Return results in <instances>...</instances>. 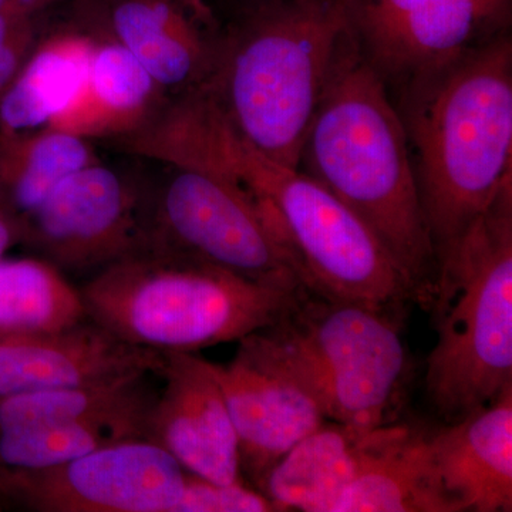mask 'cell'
I'll return each mask as SVG.
<instances>
[{"mask_svg": "<svg viewBox=\"0 0 512 512\" xmlns=\"http://www.w3.org/2000/svg\"><path fill=\"white\" fill-rule=\"evenodd\" d=\"M158 163L198 168L237 185L271 214L309 292L402 313L423 299L366 222L299 168L248 144L201 93L175 100L151 128Z\"/></svg>", "mask_w": 512, "mask_h": 512, "instance_id": "cell-1", "label": "cell"}, {"mask_svg": "<svg viewBox=\"0 0 512 512\" xmlns=\"http://www.w3.org/2000/svg\"><path fill=\"white\" fill-rule=\"evenodd\" d=\"M437 258L512 183V42L500 30L390 94Z\"/></svg>", "mask_w": 512, "mask_h": 512, "instance_id": "cell-2", "label": "cell"}, {"mask_svg": "<svg viewBox=\"0 0 512 512\" xmlns=\"http://www.w3.org/2000/svg\"><path fill=\"white\" fill-rule=\"evenodd\" d=\"M298 168L366 222L429 308L437 261L409 141L386 86L348 32L303 137Z\"/></svg>", "mask_w": 512, "mask_h": 512, "instance_id": "cell-3", "label": "cell"}, {"mask_svg": "<svg viewBox=\"0 0 512 512\" xmlns=\"http://www.w3.org/2000/svg\"><path fill=\"white\" fill-rule=\"evenodd\" d=\"M346 35L343 0H265L239 9L198 89L276 163L298 168L303 137Z\"/></svg>", "mask_w": 512, "mask_h": 512, "instance_id": "cell-4", "label": "cell"}, {"mask_svg": "<svg viewBox=\"0 0 512 512\" xmlns=\"http://www.w3.org/2000/svg\"><path fill=\"white\" fill-rule=\"evenodd\" d=\"M79 291L90 322L161 353L239 342L284 318L309 292L148 249L101 269Z\"/></svg>", "mask_w": 512, "mask_h": 512, "instance_id": "cell-5", "label": "cell"}, {"mask_svg": "<svg viewBox=\"0 0 512 512\" xmlns=\"http://www.w3.org/2000/svg\"><path fill=\"white\" fill-rule=\"evenodd\" d=\"M424 387L456 423L512 386V183L437 258Z\"/></svg>", "mask_w": 512, "mask_h": 512, "instance_id": "cell-6", "label": "cell"}, {"mask_svg": "<svg viewBox=\"0 0 512 512\" xmlns=\"http://www.w3.org/2000/svg\"><path fill=\"white\" fill-rule=\"evenodd\" d=\"M238 343L295 380L326 420L383 426L402 406L409 359L397 312L306 292L288 315Z\"/></svg>", "mask_w": 512, "mask_h": 512, "instance_id": "cell-7", "label": "cell"}, {"mask_svg": "<svg viewBox=\"0 0 512 512\" xmlns=\"http://www.w3.org/2000/svg\"><path fill=\"white\" fill-rule=\"evenodd\" d=\"M167 174L163 183L148 185L144 249L306 289L281 228L247 192L198 168L168 165Z\"/></svg>", "mask_w": 512, "mask_h": 512, "instance_id": "cell-8", "label": "cell"}, {"mask_svg": "<svg viewBox=\"0 0 512 512\" xmlns=\"http://www.w3.org/2000/svg\"><path fill=\"white\" fill-rule=\"evenodd\" d=\"M148 185L96 161L64 178L18 224L39 258L66 274L107 268L146 247Z\"/></svg>", "mask_w": 512, "mask_h": 512, "instance_id": "cell-9", "label": "cell"}, {"mask_svg": "<svg viewBox=\"0 0 512 512\" xmlns=\"http://www.w3.org/2000/svg\"><path fill=\"white\" fill-rule=\"evenodd\" d=\"M503 0H343L346 32L392 94L500 32Z\"/></svg>", "mask_w": 512, "mask_h": 512, "instance_id": "cell-10", "label": "cell"}, {"mask_svg": "<svg viewBox=\"0 0 512 512\" xmlns=\"http://www.w3.org/2000/svg\"><path fill=\"white\" fill-rule=\"evenodd\" d=\"M185 477L163 448L128 439L60 466L8 474L5 484L37 512H174Z\"/></svg>", "mask_w": 512, "mask_h": 512, "instance_id": "cell-11", "label": "cell"}, {"mask_svg": "<svg viewBox=\"0 0 512 512\" xmlns=\"http://www.w3.org/2000/svg\"><path fill=\"white\" fill-rule=\"evenodd\" d=\"M164 386L144 420L143 439L157 444L185 473L214 481L242 480L239 447L211 362L197 353H164Z\"/></svg>", "mask_w": 512, "mask_h": 512, "instance_id": "cell-12", "label": "cell"}, {"mask_svg": "<svg viewBox=\"0 0 512 512\" xmlns=\"http://www.w3.org/2000/svg\"><path fill=\"white\" fill-rule=\"evenodd\" d=\"M164 353L117 339L89 319L57 332L0 335V399L158 375Z\"/></svg>", "mask_w": 512, "mask_h": 512, "instance_id": "cell-13", "label": "cell"}, {"mask_svg": "<svg viewBox=\"0 0 512 512\" xmlns=\"http://www.w3.org/2000/svg\"><path fill=\"white\" fill-rule=\"evenodd\" d=\"M211 367L237 433L241 476L256 488L325 416L295 380L247 350L238 348L227 365Z\"/></svg>", "mask_w": 512, "mask_h": 512, "instance_id": "cell-14", "label": "cell"}, {"mask_svg": "<svg viewBox=\"0 0 512 512\" xmlns=\"http://www.w3.org/2000/svg\"><path fill=\"white\" fill-rule=\"evenodd\" d=\"M110 39L130 50L158 86L177 94L210 76L222 32L204 0H110Z\"/></svg>", "mask_w": 512, "mask_h": 512, "instance_id": "cell-15", "label": "cell"}, {"mask_svg": "<svg viewBox=\"0 0 512 512\" xmlns=\"http://www.w3.org/2000/svg\"><path fill=\"white\" fill-rule=\"evenodd\" d=\"M403 426L359 427L323 421L256 488L278 511L332 512L340 495Z\"/></svg>", "mask_w": 512, "mask_h": 512, "instance_id": "cell-16", "label": "cell"}, {"mask_svg": "<svg viewBox=\"0 0 512 512\" xmlns=\"http://www.w3.org/2000/svg\"><path fill=\"white\" fill-rule=\"evenodd\" d=\"M429 440L441 484L463 512L512 510V386Z\"/></svg>", "mask_w": 512, "mask_h": 512, "instance_id": "cell-17", "label": "cell"}, {"mask_svg": "<svg viewBox=\"0 0 512 512\" xmlns=\"http://www.w3.org/2000/svg\"><path fill=\"white\" fill-rule=\"evenodd\" d=\"M161 87L119 42H94L82 92L49 127L80 137L126 136L156 111Z\"/></svg>", "mask_w": 512, "mask_h": 512, "instance_id": "cell-18", "label": "cell"}, {"mask_svg": "<svg viewBox=\"0 0 512 512\" xmlns=\"http://www.w3.org/2000/svg\"><path fill=\"white\" fill-rule=\"evenodd\" d=\"M332 512H463L441 484L429 433L404 424L340 495Z\"/></svg>", "mask_w": 512, "mask_h": 512, "instance_id": "cell-19", "label": "cell"}, {"mask_svg": "<svg viewBox=\"0 0 512 512\" xmlns=\"http://www.w3.org/2000/svg\"><path fill=\"white\" fill-rule=\"evenodd\" d=\"M94 42L93 37L76 32L37 42L0 96V131H33L62 116L86 83Z\"/></svg>", "mask_w": 512, "mask_h": 512, "instance_id": "cell-20", "label": "cell"}, {"mask_svg": "<svg viewBox=\"0 0 512 512\" xmlns=\"http://www.w3.org/2000/svg\"><path fill=\"white\" fill-rule=\"evenodd\" d=\"M96 161L89 141L67 131H0V195L19 224L64 178Z\"/></svg>", "mask_w": 512, "mask_h": 512, "instance_id": "cell-21", "label": "cell"}, {"mask_svg": "<svg viewBox=\"0 0 512 512\" xmlns=\"http://www.w3.org/2000/svg\"><path fill=\"white\" fill-rule=\"evenodd\" d=\"M144 375L120 382L57 387L0 399V431L35 424L146 417L157 392Z\"/></svg>", "mask_w": 512, "mask_h": 512, "instance_id": "cell-22", "label": "cell"}, {"mask_svg": "<svg viewBox=\"0 0 512 512\" xmlns=\"http://www.w3.org/2000/svg\"><path fill=\"white\" fill-rule=\"evenodd\" d=\"M87 320L82 295L40 258L0 259V335L57 332Z\"/></svg>", "mask_w": 512, "mask_h": 512, "instance_id": "cell-23", "label": "cell"}, {"mask_svg": "<svg viewBox=\"0 0 512 512\" xmlns=\"http://www.w3.org/2000/svg\"><path fill=\"white\" fill-rule=\"evenodd\" d=\"M146 417L35 424L0 431V467L8 474L46 470L117 441L143 439Z\"/></svg>", "mask_w": 512, "mask_h": 512, "instance_id": "cell-24", "label": "cell"}, {"mask_svg": "<svg viewBox=\"0 0 512 512\" xmlns=\"http://www.w3.org/2000/svg\"><path fill=\"white\" fill-rule=\"evenodd\" d=\"M274 503L244 481L214 483L187 473L183 495L174 512H274Z\"/></svg>", "mask_w": 512, "mask_h": 512, "instance_id": "cell-25", "label": "cell"}, {"mask_svg": "<svg viewBox=\"0 0 512 512\" xmlns=\"http://www.w3.org/2000/svg\"><path fill=\"white\" fill-rule=\"evenodd\" d=\"M37 45V22L0 43V96L18 76Z\"/></svg>", "mask_w": 512, "mask_h": 512, "instance_id": "cell-26", "label": "cell"}, {"mask_svg": "<svg viewBox=\"0 0 512 512\" xmlns=\"http://www.w3.org/2000/svg\"><path fill=\"white\" fill-rule=\"evenodd\" d=\"M69 2H74V0H0V10L39 16L53 6Z\"/></svg>", "mask_w": 512, "mask_h": 512, "instance_id": "cell-27", "label": "cell"}, {"mask_svg": "<svg viewBox=\"0 0 512 512\" xmlns=\"http://www.w3.org/2000/svg\"><path fill=\"white\" fill-rule=\"evenodd\" d=\"M18 235V225L0 212V259Z\"/></svg>", "mask_w": 512, "mask_h": 512, "instance_id": "cell-28", "label": "cell"}, {"mask_svg": "<svg viewBox=\"0 0 512 512\" xmlns=\"http://www.w3.org/2000/svg\"><path fill=\"white\" fill-rule=\"evenodd\" d=\"M261 2H265V0H235L239 9L247 8V6L256 5V3Z\"/></svg>", "mask_w": 512, "mask_h": 512, "instance_id": "cell-29", "label": "cell"}, {"mask_svg": "<svg viewBox=\"0 0 512 512\" xmlns=\"http://www.w3.org/2000/svg\"><path fill=\"white\" fill-rule=\"evenodd\" d=\"M507 2H510V0H507Z\"/></svg>", "mask_w": 512, "mask_h": 512, "instance_id": "cell-30", "label": "cell"}]
</instances>
